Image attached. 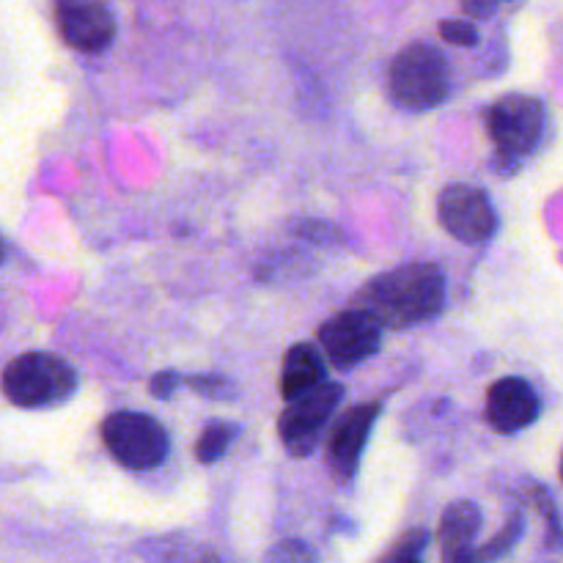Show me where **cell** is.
<instances>
[{
	"label": "cell",
	"instance_id": "obj_1",
	"mask_svg": "<svg viewBox=\"0 0 563 563\" xmlns=\"http://www.w3.org/2000/svg\"><path fill=\"white\" fill-rule=\"evenodd\" d=\"M443 269L429 262L401 264L368 280L352 300V308L368 313L379 328H410L429 322L443 311Z\"/></svg>",
	"mask_w": 563,
	"mask_h": 563
},
{
	"label": "cell",
	"instance_id": "obj_2",
	"mask_svg": "<svg viewBox=\"0 0 563 563\" xmlns=\"http://www.w3.org/2000/svg\"><path fill=\"white\" fill-rule=\"evenodd\" d=\"M484 121H487L489 141L495 146L498 168L515 170L542 143L548 110H544L542 99L528 97V93H509L489 104Z\"/></svg>",
	"mask_w": 563,
	"mask_h": 563
},
{
	"label": "cell",
	"instance_id": "obj_3",
	"mask_svg": "<svg viewBox=\"0 0 563 563\" xmlns=\"http://www.w3.org/2000/svg\"><path fill=\"white\" fill-rule=\"evenodd\" d=\"M0 385L11 405L22 410H44L71 399L80 377L64 357L49 352H27L5 366Z\"/></svg>",
	"mask_w": 563,
	"mask_h": 563
},
{
	"label": "cell",
	"instance_id": "obj_4",
	"mask_svg": "<svg viewBox=\"0 0 563 563\" xmlns=\"http://www.w3.org/2000/svg\"><path fill=\"white\" fill-rule=\"evenodd\" d=\"M451 86L449 60L432 44H407L388 66V91L399 108L421 113L445 102Z\"/></svg>",
	"mask_w": 563,
	"mask_h": 563
},
{
	"label": "cell",
	"instance_id": "obj_5",
	"mask_svg": "<svg viewBox=\"0 0 563 563\" xmlns=\"http://www.w3.org/2000/svg\"><path fill=\"white\" fill-rule=\"evenodd\" d=\"M99 432H102L104 449L126 471H154L168 456V432L146 412H113L104 418Z\"/></svg>",
	"mask_w": 563,
	"mask_h": 563
},
{
	"label": "cell",
	"instance_id": "obj_6",
	"mask_svg": "<svg viewBox=\"0 0 563 563\" xmlns=\"http://www.w3.org/2000/svg\"><path fill=\"white\" fill-rule=\"evenodd\" d=\"M341 401H344V388L339 383H328V379L286 401V410L280 412L278 421L284 449L297 460L311 456Z\"/></svg>",
	"mask_w": 563,
	"mask_h": 563
},
{
	"label": "cell",
	"instance_id": "obj_7",
	"mask_svg": "<svg viewBox=\"0 0 563 563\" xmlns=\"http://www.w3.org/2000/svg\"><path fill=\"white\" fill-rule=\"evenodd\" d=\"M438 220L465 245L489 242L498 231V212L484 190L473 185H449L438 196Z\"/></svg>",
	"mask_w": 563,
	"mask_h": 563
},
{
	"label": "cell",
	"instance_id": "obj_8",
	"mask_svg": "<svg viewBox=\"0 0 563 563\" xmlns=\"http://www.w3.org/2000/svg\"><path fill=\"white\" fill-rule=\"evenodd\" d=\"M379 344H383V328L357 308L328 319L319 328V346L330 366L341 368V372L361 366L368 357L377 355Z\"/></svg>",
	"mask_w": 563,
	"mask_h": 563
},
{
	"label": "cell",
	"instance_id": "obj_9",
	"mask_svg": "<svg viewBox=\"0 0 563 563\" xmlns=\"http://www.w3.org/2000/svg\"><path fill=\"white\" fill-rule=\"evenodd\" d=\"M60 38L86 55L104 53L115 38V20L104 0H55Z\"/></svg>",
	"mask_w": 563,
	"mask_h": 563
},
{
	"label": "cell",
	"instance_id": "obj_10",
	"mask_svg": "<svg viewBox=\"0 0 563 563\" xmlns=\"http://www.w3.org/2000/svg\"><path fill=\"white\" fill-rule=\"evenodd\" d=\"M379 418V405H357L335 421L328 438V462L341 482H352L361 467L368 434Z\"/></svg>",
	"mask_w": 563,
	"mask_h": 563
},
{
	"label": "cell",
	"instance_id": "obj_11",
	"mask_svg": "<svg viewBox=\"0 0 563 563\" xmlns=\"http://www.w3.org/2000/svg\"><path fill=\"white\" fill-rule=\"evenodd\" d=\"M542 412L537 390L522 377H504L487 390V421L495 432L515 434L531 427Z\"/></svg>",
	"mask_w": 563,
	"mask_h": 563
},
{
	"label": "cell",
	"instance_id": "obj_12",
	"mask_svg": "<svg viewBox=\"0 0 563 563\" xmlns=\"http://www.w3.org/2000/svg\"><path fill=\"white\" fill-rule=\"evenodd\" d=\"M482 531V509L473 500H456L443 511L438 528L443 563H478L476 537Z\"/></svg>",
	"mask_w": 563,
	"mask_h": 563
},
{
	"label": "cell",
	"instance_id": "obj_13",
	"mask_svg": "<svg viewBox=\"0 0 563 563\" xmlns=\"http://www.w3.org/2000/svg\"><path fill=\"white\" fill-rule=\"evenodd\" d=\"M324 379H328V366H324V355L319 346L306 344V341L289 346L284 357V372H280V394L286 401L306 394Z\"/></svg>",
	"mask_w": 563,
	"mask_h": 563
},
{
	"label": "cell",
	"instance_id": "obj_14",
	"mask_svg": "<svg viewBox=\"0 0 563 563\" xmlns=\"http://www.w3.org/2000/svg\"><path fill=\"white\" fill-rule=\"evenodd\" d=\"M236 434H240V429H236L234 423H223V421L209 423L196 443L198 462H201V465H214V462L223 460L225 451H229L231 443L236 440Z\"/></svg>",
	"mask_w": 563,
	"mask_h": 563
},
{
	"label": "cell",
	"instance_id": "obj_15",
	"mask_svg": "<svg viewBox=\"0 0 563 563\" xmlns=\"http://www.w3.org/2000/svg\"><path fill=\"white\" fill-rule=\"evenodd\" d=\"M522 533H526V520H522V515L517 511V515H511L509 520H506L504 531H500L498 537L489 539L484 548H476L478 563H495V561L506 559V555L517 548V542L522 539Z\"/></svg>",
	"mask_w": 563,
	"mask_h": 563
},
{
	"label": "cell",
	"instance_id": "obj_16",
	"mask_svg": "<svg viewBox=\"0 0 563 563\" xmlns=\"http://www.w3.org/2000/svg\"><path fill=\"white\" fill-rule=\"evenodd\" d=\"M432 542V533L423 531V528H416V531H407L388 553L383 555L377 563H416L421 561V553Z\"/></svg>",
	"mask_w": 563,
	"mask_h": 563
},
{
	"label": "cell",
	"instance_id": "obj_17",
	"mask_svg": "<svg viewBox=\"0 0 563 563\" xmlns=\"http://www.w3.org/2000/svg\"><path fill=\"white\" fill-rule=\"evenodd\" d=\"M187 385H190L196 394L207 396V399L214 401H231L236 396V388L225 377H218V374H196V377H187Z\"/></svg>",
	"mask_w": 563,
	"mask_h": 563
},
{
	"label": "cell",
	"instance_id": "obj_18",
	"mask_svg": "<svg viewBox=\"0 0 563 563\" xmlns=\"http://www.w3.org/2000/svg\"><path fill=\"white\" fill-rule=\"evenodd\" d=\"M264 563H317V555L300 539H286V542H278L269 550Z\"/></svg>",
	"mask_w": 563,
	"mask_h": 563
},
{
	"label": "cell",
	"instance_id": "obj_19",
	"mask_svg": "<svg viewBox=\"0 0 563 563\" xmlns=\"http://www.w3.org/2000/svg\"><path fill=\"white\" fill-rule=\"evenodd\" d=\"M533 500H537L539 511H542V517H544V520H548V544H550V548H561V544H563V531H561L559 511H555L553 498H550V495H548V489L533 487Z\"/></svg>",
	"mask_w": 563,
	"mask_h": 563
},
{
	"label": "cell",
	"instance_id": "obj_20",
	"mask_svg": "<svg viewBox=\"0 0 563 563\" xmlns=\"http://www.w3.org/2000/svg\"><path fill=\"white\" fill-rule=\"evenodd\" d=\"M440 36L456 47H476L478 44V27L467 20H445L440 22Z\"/></svg>",
	"mask_w": 563,
	"mask_h": 563
},
{
	"label": "cell",
	"instance_id": "obj_21",
	"mask_svg": "<svg viewBox=\"0 0 563 563\" xmlns=\"http://www.w3.org/2000/svg\"><path fill=\"white\" fill-rule=\"evenodd\" d=\"M181 377L176 372H159L154 374L152 383H148V388H152V396L154 399H170V396L176 394V388H179Z\"/></svg>",
	"mask_w": 563,
	"mask_h": 563
},
{
	"label": "cell",
	"instance_id": "obj_22",
	"mask_svg": "<svg viewBox=\"0 0 563 563\" xmlns=\"http://www.w3.org/2000/svg\"><path fill=\"white\" fill-rule=\"evenodd\" d=\"M500 3H504V0H462V9H465V14L484 20V16H493Z\"/></svg>",
	"mask_w": 563,
	"mask_h": 563
},
{
	"label": "cell",
	"instance_id": "obj_23",
	"mask_svg": "<svg viewBox=\"0 0 563 563\" xmlns=\"http://www.w3.org/2000/svg\"><path fill=\"white\" fill-rule=\"evenodd\" d=\"M198 563H220V559L214 553H203L201 559H198Z\"/></svg>",
	"mask_w": 563,
	"mask_h": 563
},
{
	"label": "cell",
	"instance_id": "obj_24",
	"mask_svg": "<svg viewBox=\"0 0 563 563\" xmlns=\"http://www.w3.org/2000/svg\"><path fill=\"white\" fill-rule=\"evenodd\" d=\"M3 258H5V242L0 240V264H3Z\"/></svg>",
	"mask_w": 563,
	"mask_h": 563
},
{
	"label": "cell",
	"instance_id": "obj_25",
	"mask_svg": "<svg viewBox=\"0 0 563 563\" xmlns=\"http://www.w3.org/2000/svg\"><path fill=\"white\" fill-rule=\"evenodd\" d=\"M561 482H563V456H561Z\"/></svg>",
	"mask_w": 563,
	"mask_h": 563
},
{
	"label": "cell",
	"instance_id": "obj_26",
	"mask_svg": "<svg viewBox=\"0 0 563 563\" xmlns=\"http://www.w3.org/2000/svg\"><path fill=\"white\" fill-rule=\"evenodd\" d=\"M416 563H421V561H416Z\"/></svg>",
	"mask_w": 563,
	"mask_h": 563
}]
</instances>
